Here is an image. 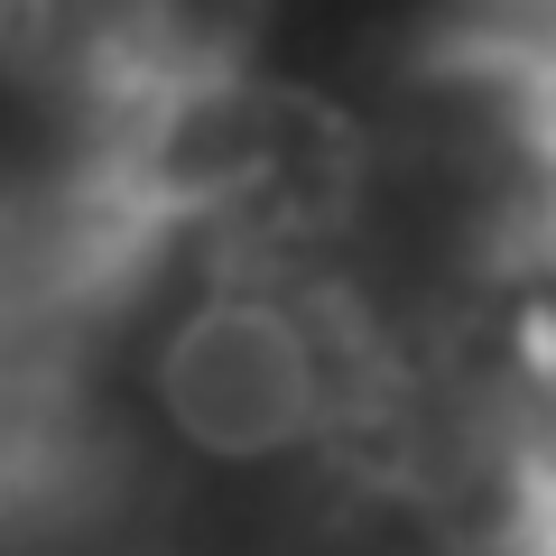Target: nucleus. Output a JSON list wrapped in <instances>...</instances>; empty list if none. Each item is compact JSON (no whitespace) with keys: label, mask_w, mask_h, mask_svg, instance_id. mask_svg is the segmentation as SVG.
<instances>
[{"label":"nucleus","mask_w":556,"mask_h":556,"mask_svg":"<svg viewBox=\"0 0 556 556\" xmlns=\"http://www.w3.org/2000/svg\"><path fill=\"white\" fill-rule=\"evenodd\" d=\"M353 399V353L334 316L298 306L269 278H214L149 353V408L204 464H288L334 437Z\"/></svg>","instance_id":"obj_1"},{"label":"nucleus","mask_w":556,"mask_h":556,"mask_svg":"<svg viewBox=\"0 0 556 556\" xmlns=\"http://www.w3.org/2000/svg\"><path fill=\"white\" fill-rule=\"evenodd\" d=\"M519 556H556V455L529 482V510H519Z\"/></svg>","instance_id":"obj_2"}]
</instances>
